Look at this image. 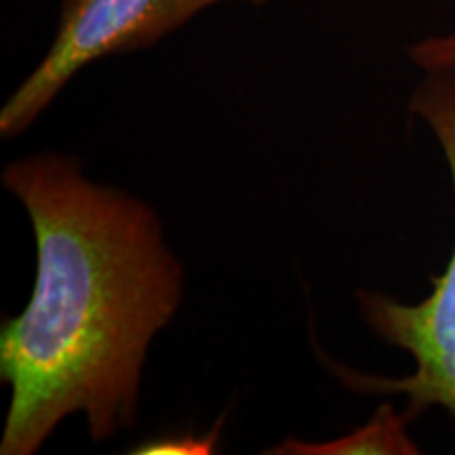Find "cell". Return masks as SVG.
Instances as JSON below:
<instances>
[{
    "label": "cell",
    "mask_w": 455,
    "mask_h": 455,
    "mask_svg": "<svg viewBox=\"0 0 455 455\" xmlns=\"http://www.w3.org/2000/svg\"><path fill=\"white\" fill-rule=\"evenodd\" d=\"M36 243L32 298L0 325L11 388L0 455H34L83 413L93 443L138 419L152 339L184 299V266L141 198L84 178L81 158L41 152L3 171Z\"/></svg>",
    "instance_id": "6da1fadb"
},
{
    "label": "cell",
    "mask_w": 455,
    "mask_h": 455,
    "mask_svg": "<svg viewBox=\"0 0 455 455\" xmlns=\"http://www.w3.org/2000/svg\"><path fill=\"white\" fill-rule=\"evenodd\" d=\"M221 3L228 0H64L49 51L0 110V138H17L30 129L87 66L152 47ZM244 3L261 7L272 0Z\"/></svg>",
    "instance_id": "3957f363"
},
{
    "label": "cell",
    "mask_w": 455,
    "mask_h": 455,
    "mask_svg": "<svg viewBox=\"0 0 455 455\" xmlns=\"http://www.w3.org/2000/svg\"><path fill=\"white\" fill-rule=\"evenodd\" d=\"M221 419L215 424V428L207 435L198 436L192 432H184V435H169L158 436V439L146 441L138 445V449H131L133 455H209L215 453L218 447Z\"/></svg>",
    "instance_id": "5b68a950"
},
{
    "label": "cell",
    "mask_w": 455,
    "mask_h": 455,
    "mask_svg": "<svg viewBox=\"0 0 455 455\" xmlns=\"http://www.w3.org/2000/svg\"><path fill=\"white\" fill-rule=\"evenodd\" d=\"M409 60H411L419 70L443 66V64H453L455 32L443 34V36H428V38H422V41L413 43L411 47H409Z\"/></svg>",
    "instance_id": "8992f818"
},
{
    "label": "cell",
    "mask_w": 455,
    "mask_h": 455,
    "mask_svg": "<svg viewBox=\"0 0 455 455\" xmlns=\"http://www.w3.org/2000/svg\"><path fill=\"white\" fill-rule=\"evenodd\" d=\"M413 422L405 411L398 413L390 403H382L365 426L350 435L327 443H306L284 439L264 453L270 455H413L419 453L418 443L407 435V424Z\"/></svg>",
    "instance_id": "277c9868"
},
{
    "label": "cell",
    "mask_w": 455,
    "mask_h": 455,
    "mask_svg": "<svg viewBox=\"0 0 455 455\" xmlns=\"http://www.w3.org/2000/svg\"><path fill=\"white\" fill-rule=\"evenodd\" d=\"M422 72L409 98V112L428 127L439 144L455 195V61ZM430 283V293L415 304L371 289L356 291L363 323L384 344L411 356V373L386 378L335 363L329 365L350 390L405 396L403 411L411 419L430 407H441L455 418V247L447 268Z\"/></svg>",
    "instance_id": "7a4b0ae2"
}]
</instances>
